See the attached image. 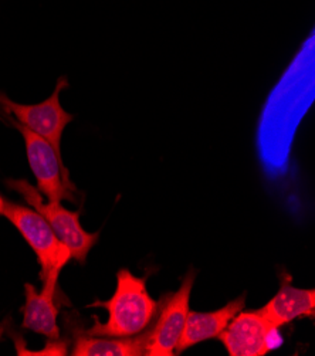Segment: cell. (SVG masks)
Segmentation results:
<instances>
[{
	"label": "cell",
	"mask_w": 315,
	"mask_h": 356,
	"mask_svg": "<svg viewBox=\"0 0 315 356\" xmlns=\"http://www.w3.org/2000/svg\"><path fill=\"white\" fill-rule=\"evenodd\" d=\"M108 311L107 323L95 321L86 331L91 337L129 338L147 331L156 319L159 302L147 290V277H135L129 270L117 273V289L108 301H95L90 305Z\"/></svg>",
	"instance_id": "6da1fadb"
},
{
	"label": "cell",
	"mask_w": 315,
	"mask_h": 356,
	"mask_svg": "<svg viewBox=\"0 0 315 356\" xmlns=\"http://www.w3.org/2000/svg\"><path fill=\"white\" fill-rule=\"evenodd\" d=\"M8 186L20 193L26 203L36 209L51 226L57 237L70 248L72 257L84 264L91 248L99 238V232L88 233L80 223V211H72L60 204V202H45L38 188L26 179H9Z\"/></svg>",
	"instance_id": "7a4b0ae2"
},
{
	"label": "cell",
	"mask_w": 315,
	"mask_h": 356,
	"mask_svg": "<svg viewBox=\"0 0 315 356\" xmlns=\"http://www.w3.org/2000/svg\"><path fill=\"white\" fill-rule=\"evenodd\" d=\"M8 118L24 139L29 165L36 176L39 192L50 202L68 200L74 203V192L77 189L70 179L68 169L60 161L50 142L17 122L13 117L8 115Z\"/></svg>",
	"instance_id": "3957f363"
},
{
	"label": "cell",
	"mask_w": 315,
	"mask_h": 356,
	"mask_svg": "<svg viewBox=\"0 0 315 356\" xmlns=\"http://www.w3.org/2000/svg\"><path fill=\"white\" fill-rule=\"evenodd\" d=\"M3 216L17 229L36 253L42 267V281L54 268H64L68 260L73 259L70 248L57 237L51 226L36 209L8 202Z\"/></svg>",
	"instance_id": "277c9868"
},
{
	"label": "cell",
	"mask_w": 315,
	"mask_h": 356,
	"mask_svg": "<svg viewBox=\"0 0 315 356\" xmlns=\"http://www.w3.org/2000/svg\"><path fill=\"white\" fill-rule=\"evenodd\" d=\"M68 88L67 77H60L53 94L39 104H19L0 92V106L6 115L13 117L17 122L47 139L56 154L61 158V138L67 125L74 120V115L63 110L60 104V92Z\"/></svg>",
	"instance_id": "5b68a950"
},
{
	"label": "cell",
	"mask_w": 315,
	"mask_h": 356,
	"mask_svg": "<svg viewBox=\"0 0 315 356\" xmlns=\"http://www.w3.org/2000/svg\"><path fill=\"white\" fill-rule=\"evenodd\" d=\"M196 278L193 268L184 277L177 293L163 296L159 301L158 318L151 328L147 356H172L184 334L189 315V300Z\"/></svg>",
	"instance_id": "8992f818"
},
{
	"label": "cell",
	"mask_w": 315,
	"mask_h": 356,
	"mask_svg": "<svg viewBox=\"0 0 315 356\" xmlns=\"http://www.w3.org/2000/svg\"><path fill=\"white\" fill-rule=\"evenodd\" d=\"M219 338L230 356H264L283 343L278 327L260 309L240 311Z\"/></svg>",
	"instance_id": "52a82bcc"
},
{
	"label": "cell",
	"mask_w": 315,
	"mask_h": 356,
	"mask_svg": "<svg viewBox=\"0 0 315 356\" xmlns=\"http://www.w3.org/2000/svg\"><path fill=\"white\" fill-rule=\"evenodd\" d=\"M61 270L63 268H54L43 280V290L40 294L31 284H24L26 302L23 307V328L45 335L49 339L60 338V327L57 324L58 309L54 297Z\"/></svg>",
	"instance_id": "ba28073f"
},
{
	"label": "cell",
	"mask_w": 315,
	"mask_h": 356,
	"mask_svg": "<svg viewBox=\"0 0 315 356\" xmlns=\"http://www.w3.org/2000/svg\"><path fill=\"white\" fill-rule=\"evenodd\" d=\"M244 304H246V297L240 296L213 312L189 311L184 334L175 353H182L203 341L219 338L232 319L244 309Z\"/></svg>",
	"instance_id": "9c48e42d"
},
{
	"label": "cell",
	"mask_w": 315,
	"mask_h": 356,
	"mask_svg": "<svg viewBox=\"0 0 315 356\" xmlns=\"http://www.w3.org/2000/svg\"><path fill=\"white\" fill-rule=\"evenodd\" d=\"M315 309V289L301 290L293 287L282 277L278 293L263 307L260 312L275 327H283L301 315Z\"/></svg>",
	"instance_id": "30bf717a"
},
{
	"label": "cell",
	"mask_w": 315,
	"mask_h": 356,
	"mask_svg": "<svg viewBox=\"0 0 315 356\" xmlns=\"http://www.w3.org/2000/svg\"><path fill=\"white\" fill-rule=\"evenodd\" d=\"M152 325L143 334L129 338L91 337L80 334L74 342L73 356H141L147 353Z\"/></svg>",
	"instance_id": "8fae6325"
},
{
	"label": "cell",
	"mask_w": 315,
	"mask_h": 356,
	"mask_svg": "<svg viewBox=\"0 0 315 356\" xmlns=\"http://www.w3.org/2000/svg\"><path fill=\"white\" fill-rule=\"evenodd\" d=\"M16 341V349H17V355H36V356H40V355H56V356H63V355H67V343L65 342H58L57 339H51L47 345L46 349L43 350H29L26 349L23 339H15Z\"/></svg>",
	"instance_id": "7c38bea8"
},
{
	"label": "cell",
	"mask_w": 315,
	"mask_h": 356,
	"mask_svg": "<svg viewBox=\"0 0 315 356\" xmlns=\"http://www.w3.org/2000/svg\"><path fill=\"white\" fill-rule=\"evenodd\" d=\"M6 200L0 196V216H3L5 215V209H6Z\"/></svg>",
	"instance_id": "4fadbf2b"
},
{
	"label": "cell",
	"mask_w": 315,
	"mask_h": 356,
	"mask_svg": "<svg viewBox=\"0 0 315 356\" xmlns=\"http://www.w3.org/2000/svg\"><path fill=\"white\" fill-rule=\"evenodd\" d=\"M305 316H309L311 319H314V321H315V309H312L311 312H308Z\"/></svg>",
	"instance_id": "5bb4252c"
},
{
	"label": "cell",
	"mask_w": 315,
	"mask_h": 356,
	"mask_svg": "<svg viewBox=\"0 0 315 356\" xmlns=\"http://www.w3.org/2000/svg\"><path fill=\"white\" fill-rule=\"evenodd\" d=\"M3 332H5V327H3V325H0V338H2Z\"/></svg>",
	"instance_id": "9a60e30c"
}]
</instances>
